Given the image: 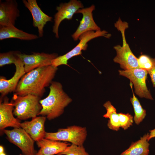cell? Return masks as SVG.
<instances>
[{
    "mask_svg": "<svg viewBox=\"0 0 155 155\" xmlns=\"http://www.w3.org/2000/svg\"><path fill=\"white\" fill-rule=\"evenodd\" d=\"M57 69V67L51 65L26 73L20 80L14 94L21 96L31 94L41 98L45 92V88L52 82Z\"/></svg>",
    "mask_w": 155,
    "mask_h": 155,
    "instance_id": "6da1fadb",
    "label": "cell"
},
{
    "mask_svg": "<svg viewBox=\"0 0 155 155\" xmlns=\"http://www.w3.org/2000/svg\"><path fill=\"white\" fill-rule=\"evenodd\" d=\"M49 88L48 96L40 101L42 109L38 115L45 116L51 120L62 115L65 108L72 100L64 92L59 82L52 81Z\"/></svg>",
    "mask_w": 155,
    "mask_h": 155,
    "instance_id": "7a4b0ae2",
    "label": "cell"
},
{
    "mask_svg": "<svg viewBox=\"0 0 155 155\" xmlns=\"http://www.w3.org/2000/svg\"><path fill=\"white\" fill-rule=\"evenodd\" d=\"M41 98L31 94L21 96L14 94L11 101L13 106V113L20 120H25L38 115L42 109Z\"/></svg>",
    "mask_w": 155,
    "mask_h": 155,
    "instance_id": "3957f363",
    "label": "cell"
},
{
    "mask_svg": "<svg viewBox=\"0 0 155 155\" xmlns=\"http://www.w3.org/2000/svg\"><path fill=\"white\" fill-rule=\"evenodd\" d=\"M111 36L106 31L100 30L94 31H89L82 34L79 39L80 41L78 44L73 49L66 53L58 56L53 60L51 65L56 67L62 65H68V61L72 57L82 53V50H86L88 46V42L95 38L103 36L109 38Z\"/></svg>",
    "mask_w": 155,
    "mask_h": 155,
    "instance_id": "277c9868",
    "label": "cell"
},
{
    "mask_svg": "<svg viewBox=\"0 0 155 155\" xmlns=\"http://www.w3.org/2000/svg\"><path fill=\"white\" fill-rule=\"evenodd\" d=\"M87 135L86 128L77 125L60 128L55 132H46L44 138L51 140L69 142L72 144L83 146Z\"/></svg>",
    "mask_w": 155,
    "mask_h": 155,
    "instance_id": "5b68a950",
    "label": "cell"
},
{
    "mask_svg": "<svg viewBox=\"0 0 155 155\" xmlns=\"http://www.w3.org/2000/svg\"><path fill=\"white\" fill-rule=\"evenodd\" d=\"M120 75L129 79L134 85L135 93L141 98L153 100L146 83L148 72L139 68L128 70H119Z\"/></svg>",
    "mask_w": 155,
    "mask_h": 155,
    "instance_id": "8992f818",
    "label": "cell"
},
{
    "mask_svg": "<svg viewBox=\"0 0 155 155\" xmlns=\"http://www.w3.org/2000/svg\"><path fill=\"white\" fill-rule=\"evenodd\" d=\"M2 132L10 142L18 147L24 155H35L34 141L22 128H14L11 130L4 129Z\"/></svg>",
    "mask_w": 155,
    "mask_h": 155,
    "instance_id": "52a82bcc",
    "label": "cell"
},
{
    "mask_svg": "<svg viewBox=\"0 0 155 155\" xmlns=\"http://www.w3.org/2000/svg\"><path fill=\"white\" fill-rule=\"evenodd\" d=\"M119 30L122 33L123 44L122 46L117 45L114 47L116 55L113 61L119 64L123 70L139 68L137 58L132 53L125 38L124 27L121 28Z\"/></svg>",
    "mask_w": 155,
    "mask_h": 155,
    "instance_id": "ba28073f",
    "label": "cell"
},
{
    "mask_svg": "<svg viewBox=\"0 0 155 155\" xmlns=\"http://www.w3.org/2000/svg\"><path fill=\"white\" fill-rule=\"evenodd\" d=\"M32 53L28 55L18 51L17 54L24 64L26 73L39 67L51 65L52 60L58 56L56 53Z\"/></svg>",
    "mask_w": 155,
    "mask_h": 155,
    "instance_id": "9c48e42d",
    "label": "cell"
},
{
    "mask_svg": "<svg viewBox=\"0 0 155 155\" xmlns=\"http://www.w3.org/2000/svg\"><path fill=\"white\" fill-rule=\"evenodd\" d=\"M84 6L80 1L71 0L68 3H61L57 7V12L54 16V24L53 32L57 38H59L58 30L61 22L64 20H71L73 15Z\"/></svg>",
    "mask_w": 155,
    "mask_h": 155,
    "instance_id": "30bf717a",
    "label": "cell"
},
{
    "mask_svg": "<svg viewBox=\"0 0 155 155\" xmlns=\"http://www.w3.org/2000/svg\"><path fill=\"white\" fill-rule=\"evenodd\" d=\"M95 9V6L92 5L88 7L80 9L77 11L76 13L82 14V18L76 30L72 35L74 40H77L82 34L86 32L101 30L93 18L92 12Z\"/></svg>",
    "mask_w": 155,
    "mask_h": 155,
    "instance_id": "8fae6325",
    "label": "cell"
},
{
    "mask_svg": "<svg viewBox=\"0 0 155 155\" xmlns=\"http://www.w3.org/2000/svg\"><path fill=\"white\" fill-rule=\"evenodd\" d=\"M16 71L13 76L10 79L7 80L1 76L0 78V100L9 93L14 92L19 82L22 77L26 73L24 64L19 58L14 64Z\"/></svg>",
    "mask_w": 155,
    "mask_h": 155,
    "instance_id": "7c38bea8",
    "label": "cell"
},
{
    "mask_svg": "<svg viewBox=\"0 0 155 155\" xmlns=\"http://www.w3.org/2000/svg\"><path fill=\"white\" fill-rule=\"evenodd\" d=\"M22 2L31 13L33 18V25L37 28L38 36L42 37L43 35V28L47 22H51L52 17L44 13L38 5L36 0H23Z\"/></svg>",
    "mask_w": 155,
    "mask_h": 155,
    "instance_id": "4fadbf2b",
    "label": "cell"
},
{
    "mask_svg": "<svg viewBox=\"0 0 155 155\" xmlns=\"http://www.w3.org/2000/svg\"><path fill=\"white\" fill-rule=\"evenodd\" d=\"M13 106L8 98L4 97L0 100V130L1 132L8 127L14 128L20 127V120L15 118L13 111Z\"/></svg>",
    "mask_w": 155,
    "mask_h": 155,
    "instance_id": "5bb4252c",
    "label": "cell"
},
{
    "mask_svg": "<svg viewBox=\"0 0 155 155\" xmlns=\"http://www.w3.org/2000/svg\"><path fill=\"white\" fill-rule=\"evenodd\" d=\"M18 4L15 0L0 1V26H15L20 16Z\"/></svg>",
    "mask_w": 155,
    "mask_h": 155,
    "instance_id": "9a60e30c",
    "label": "cell"
},
{
    "mask_svg": "<svg viewBox=\"0 0 155 155\" xmlns=\"http://www.w3.org/2000/svg\"><path fill=\"white\" fill-rule=\"evenodd\" d=\"M46 117L41 116L32 118L30 121L20 123V127L24 129L34 141L37 142L44 138L46 132L44 124Z\"/></svg>",
    "mask_w": 155,
    "mask_h": 155,
    "instance_id": "2e32d148",
    "label": "cell"
},
{
    "mask_svg": "<svg viewBox=\"0 0 155 155\" xmlns=\"http://www.w3.org/2000/svg\"><path fill=\"white\" fill-rule=\"evenodd\" d=\"M39 150L35 155H57L70 145L67 142L54 141L43 138L36 142Z\"/></svg>",
    "mask_w": 155,
    "mask_h": 155,
    "instance_id": "e0dca14e",
    "label": "cell"
},
{
    "mask_svg": "<svg viewBox=\"0 0 155 155\" xmlns=\"http://www.w3.org/2000/svg\"><path fill=\"white\" fill-rule=\"evenodd\" d=\"M38 36L16 28L15 26H0V40L14 38L25 40L37 39Z\"/></svg>",
    "mask_w": 155,
    "mask_h": 155,
    "instance_id": "ac0fdd59",
    "label": "cell"
},
{
    "mask_svg": "<svg viewBox=\"0 0 155 155\" xmlns=\"http://www.w3.org/2000/svg\"><path fill=\"white\" fill-rule=\"evenodd\" d=\"M148 133L145 134L135 142H132L128 148L119 155H148L149 153V143L148 139Z\"/></svg>",
    "mask_w": 155,
    "mask_h": 155,
    "instance_id": "d6986e66",
    "label": "cell"
},
{
    "mask_svg": "<svg viewBox=\"0 0 155 155\" xmlns=\"http://www.w3.org/2000/svg\"><path fill=\"white\" fill-rule=\"evenodd\" d=\"M103 106L106 108V112L103 117L109 119L107 124V127L109 129L113 131H118L120 127L119 117L118 113L117 112L116 108L109 101L105 102Z\"/></svg>",
    "mask_w": 155,
    "mask_h": 155,
    "instance_id": "ffe728a7",
    "label": "cell"
},
{
    "mask_svg": "<svg viewBox=\"0 0 155 155\" xmlns=\"http://www.w3.org/2000/svg\"><path fill=\"white\" fill-rule=\"evenodd\" d=\"M132 83L130 82V85L133 93V97L130 98V101L133 107L134 112L133 119L135 124L139 125L145 118L146 111L142 107L140 102L135 96L133 90Z\"/></svg>",
    "mask_w": 155,
    "mask_h": 155,
    "instance_id": "44dd1931",
    "label": "cell"
},
{
    "mask_svg": "<svg viewBox=\"0 0 155 155\" xmlns=\"http://www.w3.org/2000/svg\"><path fill=\"white\" fill-rule=\"evenodd\" d=\"M18 51H9L0 53V67L5 65L15 64L19 57L17 54Z\"/></svg>",
    "mask_w": 155,
    "mask_h": 155,
    "instance_id": "7402d4cb",
    "label": "cell"
},
{
    "mask_svg": "<svg viewBox=\"0 0 155 155\" xmlns=\"http://www.w3.org/2000/svg\"><path fill=\"white\" fill-rule=\"evenodd\" d=\"M57 155H89L83 145L79 146L71 144Z\"/></svg>",
    "mask_w": 155,
    "mask_h": 155,
    "instance_id": "603a6c76",
    "label": "cell"
},
{
    "mask_svg": "<svg viewBox=\"0 0 155 155\" xmlns=\"http://www.w3.org/2000/svg\"><path fill=\"white\" fill-rule=\"evenodd\" d=\"M139 68L148 71L152 68L153 64V58L146 55H142L137 58Z\"/></svg>",
    "mask_w": 155,
    "mask_h": 155,
    "instance_id": "cb8c5ba5",
    "label": "cell"
},
{
    "mask_svg": "<svg viewBox=\"0 0 155 155\" xmlns=\"http://www.w3.org/2000/svg\"><path fill=\"white\" fill-rule=\"evenodd\" d=\"M120 127L125 130L132 125L133 122V118L129 113H118Z\"/></svg>",
    "mask_w": 155,
    "mask_h": 155,
    "instance_id": "d4e9b609",
    "label": "cell"
},
{
    "mask_svg": "<svg viewBox=\"0 0 155 155\" xmlns=\"http://www.w3.org/2000/svg\"><path fill=\"white\" fill-rule=\"evenodd\" d=\"M153 61L152 67L148 73L150 75L153 86L155 87V58H153Z\"/></svg>",
    "mask_w": 155,
    "mask_h": 155,
    "instance_id": "484cf974",
    "label": "cell"
},
{
    "mask_svg": "<svg viewBox=\"0 0 155 155\" xmlns=\"http://www.w3.org/2000/svg\"><path fill=\"white\" fill-rule=\"evenodd\" d=\"M150 133L149 135V136L148 139V141H149L151 139L155 137V128L154 129L150 130Z\"/></svg>",
    "mask_w": 155,
    "mask_h": 155,
    "instance_id": "4316f807",
    "label": "cell"
},
{
    "mask_svg": "<svg viewBox=\"0 0 155 155\" xmlns=\"http://www.w3.org/2000/svg\"><path fill=\"white\" fill-rule=\"evenodd\" d=\"M4 152V149L2 145L0 146V154Z\"/></svg>",
    "mask_w": 155,
    "mask_h": 155,
    "instance_id": "83f0119b",
    "label": "cell"
},
{
    "mask_svg": "<svg viewBox=\"0 0 155 155\" xmlns=\"http://www.w3.org/2000/svg\"><path fill=\"white\" fill-rule=\"evenodd\" d=\"M0 155H6V154L4 152L1 154H0Z\"/></svg>",
    "mask_w": 155,
    "mask_h": 155,
    "instance_id": "f1b7e54d",
    "label": "cell"
},
{
    "mask_svg": "<svg viewBox=\"0 0 155 155\" xmlns=\"http://www.w3.org/2000/svg\"><path fill=\"white\" fill-rule=\"evenodd\" d=\"M19 155H22V154H19Z\"/></svg>",
    "mask_w": 155,
    "mask_h": 155,
    "instance_id": "f546056e",
    "label": "cell"
}]
</instances>
